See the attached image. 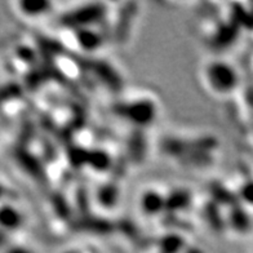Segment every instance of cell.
Masks as SVG:
<instances>
[{
    "mask_svg": "<svg viewBox=\"0 0 253 253\" xmlns=\"http://www.w3.org/2000/svg\"><path fill=\"white\" fill-rule=\"evenodd\" d=\"M204 87L214 96H226L238 84V74L226 60H208L200 70Z\"/></svg>",
    "mask_w": 253,
    "mask_h": 253,
    "instance_id": "1",
    "label": "cell"
},
{
    "mask_svg": "<svg viewBox=\"0 0 253 253\" xmlns=\"http://www.w3.org/2000/svg\"><path fill=\"white\" fill-rule=\"evenodd\" d=\"M17 7L20 9L18 12L24 17L35 18V17H42L45 13H48L52 5H50V3H43V1H40V3H37V1L27 3V1H25V3L17 4Z\"/></svg>",
    "mask_w": 253,
    "mask_h": 253,
    "instance_id": "2",
    "label": "cell"
}]
</instances>
